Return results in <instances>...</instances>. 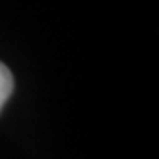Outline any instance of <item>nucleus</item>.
<instances>
[{
  "instance_id": "nucleus-1",
  "label": "nucleus",
  "mask_w": 159,
  "mask_h": 159,
  "mask_svg": "<svg viewBox=\"0 0 159 159\" xmlns=\"http://www.w3.org/2000/svg\"><path fill=\"white\" fill-rule=\"evenodd\" d=\"M14 92V77L12 71L0 61V111H2L4 104L8 102V98Z\"/></svg>"
}]
</instances>
